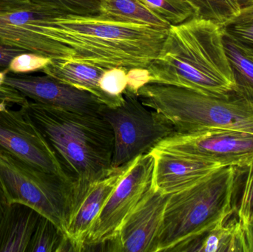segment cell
I'll list each match as a JSON object with an SVG mask.
<instances>
[{
    "instance_id": "cell-1",
    "label": "cell",
    "mask_w": 253,
    "mask_h": 252,
    "mask_svg": "<svg viewBox=\"0 0 253 252\" xmlns=\"http://www.w3.org/2000/svg\"><path fill=\"white\" fill-rule=\"evenodd\" d=\"M147 69L151 82L190 89L216 97L236 91L221 25L193 17L171 25L157 57Z\"/></svg>"
},
{
    "instance_id": "cell-2",
    "label": "cell",
    "mask_w": 253,
    "mask_h": 252,
    "mask_svg": "<svg viewBox=\"0 0 253 252\" xmlns=\"http://www.w3.org/2000/svg\"><path fill=\"white\" fill-rule=\"evenodd\" d=\"M168 29L100 16L65 15L56 21L55 38L74 50L71 59L106 68H148L157 57Z\"/></svg>"
},
{
    "instance_id": "cell-3",
    "label": "cell",
    "mask_w": 253,
    "mask_h": 252,
    "mask_svg": "<svg viewBox=\"0 0 253 252\" xmlns=\"http://www.w3.org/2000/svg\"><path fill=\"white\" fill-rule=\"evenodd\" d=\"M20 108L44 135L78 187L111 171L114 133L102 115L71 112L29 100Z\"/></svg>"
},
{
    "instance_id": "cell-4",
    "label": "cell",
    "mask_w": 253,
    "mask_h": 252,
    "mask_svg": "<svg viewBox=\"0 0 253 252\" xmlns=\"http://www.w3.org/2000/svg\"><path fill=\"white\" fill-rule=\"evenodd\" d=\"M237 170L221 167L187 189L168 195L155 252H171L177 246L235 214Z\"/></svg>"
},
{
    "instance_id": "cell-5",
    "label": "cell",
    "mask_w": 253,
    "mask_h": 252,
    "mask_svg": "<svg viewBox=\"0 0 253 252\" xmlns=\"http://www.w3.org/2000/svg\"><path fill=\"white\" fill-rule=\"evenodd\" d=\"M137 96L178 133L227 129L253 134V100L236 92L228 97H216L184 87L150 83L141 87Z\"/></svg>"
},
{
    "instance_id": "cell-6",
    "label": "cell",
    "mask_w": 253,
    "mask_h": 252,
    "mask_svg": "<svg viewBox=\"0 0 253 252\" xmlns=\"http://www.w3.org/2000/svg\"><path fill=\"white\" fill-rule=\"evenodd\" d=\"M0 180L9 204H25L51 220L66 236L75 205L76 181L40 170L0 149Z\"/></svg>"
},
{
    "instance_id": "cell-7",
    "label": "cell",
    "mask_w": 253,
    "mask_h": 252,
    "mask_svg": "<svg viewBox=\"0 0 253 252\" xmlns=\"http://www.w3.org/2000/svg\"><path fill=\"white\" fill-rule=\"evenodd\" d=\"M123 105H104L100 114L114 133L112 168H118L150 153L164 139L176 133L173 126L156 111L147 108L133 93L125 91Z\"/></svg>"
},
{
    "instance_id": "cell-8",
    "label": "cell",
    "mask_w": 253,
    "mask_h": 252,
    "mask_svg": "<svg viewBox=\"0 0 253 252\" xmlns=\"http://www.w3.org/2000/svg\"><path fill=\"white\" fill-rule=\"evenodd\" d=\"M65 14L32 4L0 14V44L51 59H71L74 50L54 38L56 19Z\"/></svg>"
},
{
    "instance_id": "cell-9",
    "label": "cell",
    "mask_w": 253,
    "mask_h": 252,
    "mask_svg": "<svg viewBox=\"0 0 253 252\" xmlns=\"http://www.w3.org/2000/svg\"><path fill=\"white\" fill-rule=\"evenodd\" d=\"M154 159L150 153L131 161L96 219L86 243L87 247L104 245L115 238L125 220L152 186Z\"/></svg>"
},
{
    "instance_id": "cell-10",
    "label": "cell",
    "mask_w": 253,
    "mask_h": 252,
    "mask_svg": "<svg viewBox=\"0 0 253 252\" xmlns=\"http://www.w3.org/2000/svg\"><path fill=\"white\" fill-rule=\"evenodd\" d=\"M0 149L40 170L76 181L44 135L22 108L0 102Z\"/></svg>"
},
{
    "instance_id": "cell-11",
    "label": "cell",
    "mask_w": 253,
    "mask_h": 252,
    "mask_svg": "<svg viewBox=\"0 0 253 252\" xmlns=\"http://www.w3.org/2000/svg\"><path fill=\"white\" fill-rule=\"evenodd\" d=\"M156 147L197 157L222 167H243L253 163V134L227 129L175 133Z\"/></svg>"
},
{
    "instance_id": "cell-12",
    "label": "cell",
    "mask_w": 253,
    "mask_h": 252,
    "mask_svg": "<svg viewBox=\"0 0 253 252\" xmlns=\"http://www.w3.org/2000/svg\"><path fill=\"white\" fill-rule=\"evenodd\" d=\"M2 82L16 89L27 99L71 112L99 114L105 105L90 92L70 85L46 74L19 75L7 72Z\"/></svg>"
},
{
    "instance_id": "cell-13",
    "label": "cell",
    "mask_w": 253,
    "mask_h": 252,
    "mask_svg": "<svg viewBox=\"0 0 253 252\" xmlns=\"http://www.w3.org/2000/svg\"><path fill=\"white\" fill-rule=\"evenodd\" d=\"M168 195L149 189L133 211L122 225L107 251L155 252L156 241L163 220Z\"/></svg>"
},
{
    "instance_id": "cell-14",
    "label": "cell",
    "mask_w": 253,
    "mask_h": 252,
    "mask_svg": "<svg viewBox=\"0 0 253 252\" xmlns=\"http://www.w3.org/2000/svg\"><path fill=\"white\" fill-rule=\"evenodd\" d=\"M130 163L111 169L108 174L83 187H77L76 184L75 205L66 231L73 252L85 251L87 238L95 221Z\"/></svg>"
},
{
    "instance_id": "cell-15",
    "label": "cell",
    "mask_w": 253,
    "mask_h": 252,
    "mask_svg": "<svg viewBox=\"0 0 253 252\" xmlns=\"http://www.w3.org/2000/svg\"><path fill=\"white\" fill-rule=\"evenodd\" d=\"M152 186L164 195L181 192L196 184L222 166L197 157L155 147Z\"/></svg>"
},
{
    "instance_id": "cell-16",
    "label": "cell",
    "mask_w": 253,
    "mask_h": 252,
    "mask_svg": "<svg viewBox=\"0 0 253 252\" xmlns=\"http://www.w3.org/2000/svg\"><path fill=\"white\" fill-rule=\"evenodd\" d=\"M108 69L109 68L74 59H51L42 71L59 81L90 92L110 108H117L123 105L124 96H110L99 86V80Z\"/></svg>"
},
{
    "instance_id": "cell-17",
    "label": "cell",
    "mask_w": 253,
    "mask_h": 252,
    "mask_svg": "<svg viewBox=\"0 0 253 252\" xmlns=\"http://www.w3.org/2000/svg\"><path fill=\"white\" fill-rule=\"evenodd\" d=\"M171 252H246L243 226L237 217L229 219L179 244Z\"/></svg>"
},
{
    "instance_id": "cell-18",
    "label": "cell",
    "mask_w": 253,
    "mask_h": 252,
    "mask_svg": "<svg viewBox=\"0 0 253 252\" xmlns=\"http://www.w3.org/2000/svg\"><path fill=\"white\" fill-rule=\"evenodd\" d=\"M40 215L25 204H10L0 223V252H28Z\"/></svg>"
},
{
    "instance_id": "cell-19",
    "label": "cell",
    "mask_w": 253,
    "mask_h": 252,
    "mask_svg": "<svg viewBox=\"0 0 253 252\" xmlns=\"http://www.w3.org/2000/svg\"><path fill=\"white\" fill-rule=\"evenodd\" d=\"M99 16L120 22L143 24L159 29L168 30L171 26L140 0H102Z\"/></svg>"
},
{
    "instance_id": "cell-20",
    "label": "cell",
    "mask_w": 253,
    "mask_h": 252,
    "mask_svg": "<svg viewBox=\"0 0 253 252\" xmlns=\"http://www.w3.org/2000/svg\"><path fill=\"white\" fill-rule=\"evenodd\" d=\"M226 54L236 82V93L253 100V51L224 34Z\"/></svg>"
},
{
    "instance_id": "cell-21",
    "label": "cell",
    "mask_w": 253,
    "mask_h": 252,
    "mask_svg": "<svg viewBox=\"0 0 253 252\" xmlns=\"http://www.w3.org/2000/svg\"><path fill=\"white\" fill-rule=\"evenodd\" d=\"M196 10V17L221 27L253 9V0H185Z\"/></svg>"
},
{
    "instance_id": "cell-22",
    "label": "cell",
    "mask_w": 253,
    "mask_h": 252,
    "mask_svg": "<svg viewBox=\"0 0 253 252\" xmlns=\"http://www.w3.org/2000/svg\"><path fill=\"white\" fill-rule=\"evenodd\" d=\"M73 252L65 234L47 217L40 215L28 252Z\"/></svg>"
},
{
    "instance_id": "cell-23",
    "label": "cell",
    "mask_w": 253,
    "mask_h": 252,
    "mask_svg": "<svg viewBox=\"0 0 253 252\" xmlns=\"http://www.w3.org/2000/svg\"><path fill=\"white\" fill-rule=\"evenodd\" d=\"M236 190L234 197L235 214L245 226L253 216V163L243 167H236Z\"/></svg>"
},
{
    "instance_id": "cell-24",
    "label": "cell",
    "mask_w": 253,
    "mask_h": 252,
    "mask_svg": "<svg viewBox=\"0 0 253 252\" xmlns=\"http://www.w3.org/2000/svg\"><path fill=\"white\" fill-rule=\"evenodd\" d=\"M146 7L159 15L170 25L183 23L196 13L193 6L185 0H140Z\"/></svg>"
},
{
    "instance_id": "cell-25",
    "label": "cell",
    "mask_w": 253,
    "mask_h": 252,
    "mask_svg": "<svg viewBox=\"0 0 253 252\" xmlns=\"http://www.w3.org/2000/svg\"><path fill=\"white\" fill-rule=\"evenodd\" d=\"M36 5L54 9L65 15L78 16H99L102 0H29Z\"/></svg>"
},
{
    "instance_id": "cell-26",
    "label": "cell",
    "mask_w": 253,
    "mask_h": 252,
    "mask_svg": "<svg viewBox=\"0 0 253 252\" xmlns=\"http://www.w3.org/2000/svg\"><path fill=\"white\" fill-rule=\"evenodd\" d=\"M222 28L224 34L253 51V9Z\"/></svg>"
},
{
    "instance_id": "cell-27",
    "label": "cell",
    "mask_w": 253,
    "mask_h": 252,
    "mask_svg": "<svg viewBox=\"0 0 253 252\" xmlns=\"http://www.w3.org/2000/svg\"><path fill=\"white\" fill-rule=\"evenodd\" d=\"M50 60V58L25 52L13 58L7 68V72L20 75L42 71Z\"/></svg>"
},
{
    "instance_id": "cell-28",
    "label": "cell",
    "mask_w": 253,
    "mask_h": 252,
    "mask_svg": "<svg viewBox=\"0 0 253 252\" xmlns=\"http://www.w3.org/2000/svg\"><path fill=\"white\" fill-rule=\"evenodd\" d=\"M127 70L123 68H112L107 70L99 80L101 89L114 97H123L127 86Z\"/></svg>"
},
{
    "instance_id": "cell-29",
    "label": "cell",
    "mask_w": 253,
    "mask_h": 252,
    "mask_svg": "<svg viewBox=\"0 0 253 252\" xmlns=\"http://www.w3.org/2000/svg\"><path fill=\"white\" fill-rule=\"evenodd\" d=\"M126 91L137 95L138 90L151 82V75L147 68H134L129 69L126 72Z\"/></svg>"
},
{
    "instance_id": "cell-30",
    "label": "cell",
    "mask_w": 253,
    "mask_h": 252,
    "mask_svg": "<svg viewBox=\"0 0 253 252\" xmlns=\"http://www.w3.org/2000/svg\"><path fill=\"white\" fill-rule=\"evenodd\" d=\"M6 72L7 71L0 72V102H5L11 106L14 105L22 106L28 99L16 89L3 84V78Z\"/></svg>"
},
{
    "instance_id": "cell-31",
    "label": "cell",
    "mask_w": 253,
    "mask_h": 252,
    "mask_svg": "<svg viewBox=\"0 0 253 252\" xmlns=\"http://www.w3.org/2000/svg\"><path fill=\"white\" fill-rule=\"evenodd\" d=\"M25 52L28 51L0 44V72H7V68L13 58Z\"/></svg>"
},
{
    "instance_id": "cell-32",
    "label": "cell",
    "mask_w": 253,
    "mask_h": 252,
    "mask_svg": "<svg viewBox=\"0 0 253 252\" xmlns=\"http://www.w3.org/2000/svg\"><path fill=\"white\" fill-rule=\"evenodd\" d=\"M32 4L29 0H0V14L28 8Z\"/></svg>"
},
{
    "instance_id": "cell-33",
    "label": "cell",
    "mask_w": 253,
    "mask_h": 252,
    "mask_svg": "<svg viewBox=\"0 0 253 252\" xmlns=\"http://www.w3.org/2000/svg\"><path fill=\"white\" fill-rule=\"evenodd\" d=\"M246 242V252H253V216L243 226Z\"/></svg>"
},
{
    "instance_id": "cell-34",
    "label": "cell",
    "mask_w": 253,
    "mask_h": 252,
    "mask_svg": "<svg viewBox=\"0 0 253 252\" xmlns=\"http://www.w3.org/2000/svg\"><path fill=\"white\" fill-rule=\"evenodd\" d=\"M9 205L10 204L7 202V198H6L5 193H4L2 184H1V180H0V223H1L3 217H4V214H5Z\"/></svg>"
}]
</instances>
